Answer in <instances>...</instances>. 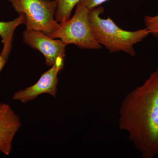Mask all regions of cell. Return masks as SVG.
Returning <instances> with one entry per match:
<instances>
[{"instance_id": "cell-1", "label": "cell", "mask_w": 158, "mask_h": 158, "mask_svg": "<svg viewBox=\"0 0 158 158\" xmlns=\"http://www.w3.org/2000/svg\"><path fill=\"white\" fill-rule=\"evenodd\" d=\"M119 126L127 132L143 158L158 155V68L125 99Z\"/></svg>"}, {"instance_id": "cell-2", "label": "cell", "mask_w": 158, "mask_h": 158, "mask_svg": "<svg viewBox=\"0 0 158 158\" xmlns=\"http://www.w3.org/2000/svg\"><path fill=\"white\" fill-rule=\"evenodd\" d=\"M104 11L103 7L100 6L89 10L90 26L98 42L112 53L122 52L135 56L136 53L134 45L147 37L149 31L147 28L125 31L118 27L110 17L102 18L100 15Z\"/></svg>"}, {"instance_id": "cell-3", "label": "cell", "mask_w": 158, "mask_h": 158, "mask_svg": "<svg viewBox=\"0 0 158 158\" xmlns=\"http://www.w3.org/2000/svg\"><path fill=\"white\" fill-rule=\"evenodd\" d=\"M89 12L86 7L78 3L73 17L60 24L56 31L47 35L61 40L67 45L73 44L81 49H101L102 47L96 40L91 29Z\"/></svg>"}, {"instance_id": "cell-4", "label": "cell", "mask_w": 158, "mask_h": 158, "mask_svg": "<svg viewBox=\"0 0 158 158\" xmlns=\"http://www.w3.org/2000/svg\"><path fill=\"white\" fill-rule=\"evenodd\" d=\"M21 14L25 15L27 30L48 34L56 31L60 24L55 19L56 0H19Z\"/></svg>"}, {"instance_id": "cell-5", "label": "cell", "mask_w": 158, "mask_h": 158, "mask_svg": "<svg viewBox=\"0 0 158 158\" xmlns=\"http://www.w3.org/2000/svg\"><path fill=\"white\" fill-rule=\"evenodd\" d=\"M64 59L62 57L57 58L52 68L42 74L34 85L15 92L12 99L25 104L34 100L43 94L56 97L59 83L58 74L64 67Z\"/></svg>"}, {"instance_id": "cell-6", "label": "cell", "mask_w": 158, "mask_h": 158, "mask_svg": "<svg viewBox=\"0 0 158 158\" xmlns=\"http://www.w3.org/2000/svg\"><path fill=\"white\" fill-rule=\"evenodd\" d=\"M23 40L43 55L48 66H52L59 57L65 58L67 45L61 40L50 38L41 31L26 29L23 33Z\"/></svg>"}, {"instance_id": "cell-7", "label": "cell", "mask_w": 158, "mask_h": 158, "mask_svg": "<svg viewBox=\"0 0 158 158\" xmlns=\"http://www.w3.org/2000/svg\"><path fill=\"white\" fill-rule=\"evenodd\" d=\"M21 125L20 118L11 106L0 103V152L10 155L13 139Z\"/></svg>"}, {"instance_id": "cell-8", "label": "cell", "mask_w": 158, "mask_h": 158, "mask_svg": "<svg viewBox=\"0 0 158 158\" xmlns=\"http://www.w3.org/2000/svg\"><path fill=\"white\" fill-rule=\"evenodd\" d=\"M25 16L23 13L11 21L0 22V36L4 44V48L0 56L8 59L11 50L15 31L20 25L25 24Z\"/></svg>"}, {"instance_id": "cell-9", "label": "cell", "mask_w": 158, "mask_h": 158, "mask_svg": "<svg viewBox=\"0 0 158 158\" xmlns=\"http://www.w3.org/2000/svg\"><path fill=\"white\" fill-rule=\"evenodd\" d=\"M57 8L55 19L60 24L63 23L71 18L73 9L81 0H56Z\"/></svg>"}, {"instance_id": "cell-10", "label": "cell", "mask_w": 158, "mask_h": 158, "mask_svg": "<svg viewBox=\"0 0 158 158\" xmlns=\"http://www.w3.org/2000/svg\"><path fill=\"white\" fill-rule=\"evenodd\" d=\"M144 23L146 28L149 31L150 34L155 37H158V15L155 16L149 15L144 16Z\"/></svg>"}, {"instance_id": "cell-11", "label": "cell", "mask_w": 158, "mask_h": 158, "mask_svg": "<svg viewBox=\"0 0 158 158\" xmlns=\"http://www.w3.org/2000/svg\"><path fill=\"white\" fill-rule=\"evenodd\" d=\"M109 0H81L78 3L90 10L93 8L99 6L103 3Z\"/></svg>"}, {"instance_id": "cell-12", "label": "cell", "mask_w": 158, "mask_h": 158, "mask_svg": "<svg viewBox=\"0 0 158 158\" xmlns=\"http://www.w3.org/2000/svg\"><path fill=\"white\" fill-rule=\"evenodd\" d=\"M11 2L15 10L19 15L21 14L20 6L19 0H8Z\"/></svg>"}, {"instance_id": "cell-13", "label": "cell", "mask_w": 158, "mask_h": 158, "mask_svg": "<svg viewBox=\"0 0 158 158\" xmlns=\"http://www.w3.org/2000/svg\"><path fill=\"white\" fill-rule=\"evenodd\" d=\"M7 61V59L2 56H0V73H1V71L2 69L4 66H5Z\"/></svg>"}]
</instances>
